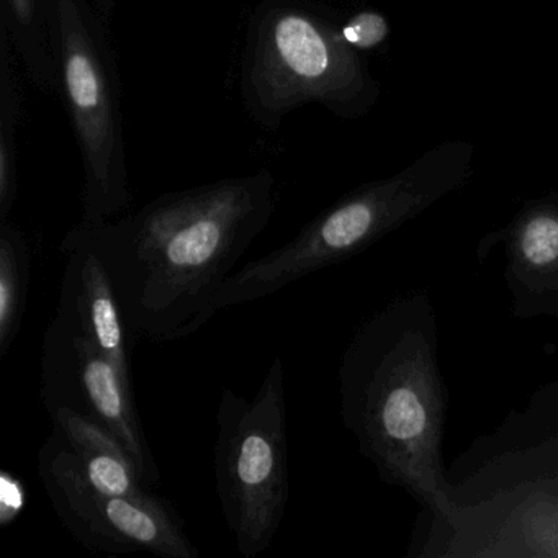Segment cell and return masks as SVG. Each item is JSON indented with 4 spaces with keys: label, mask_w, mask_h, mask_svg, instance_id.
Returning a JSON list of instances; mask_svg holds the SVG:
<instances>
[{
    "label": "cell",
    "mask_w": 558,
    "mask_h": 558,
    "mask_svg": "<svg viewBox=\"0 0 558 558\" xmlns=\"http://www.w3.org/2000/svg\"><path fill=\"white\" fill-rule=\"evenodd\" d=\"M94 5H96L97 12H99L100 17L110 24L112 21L113 14H116L117 4H119V0H93Z\"/></svg>",
    "instance_id": "cell-19"
},
{
    "label": "cell",
    "mask_w": 558,
    "mask_h": 558,
    "mask_svg": "<svg viewBox=\"0 0 558 558\" xmlns=\"http://www.w3.org/2000/svg\"><path fill=\"white\" fill-rule=\"evenodd\" d=\"M410 558H558V473L421 512Z\"/></svg>",
    "instance_id": "cell-7"
},
{
    "label": "cell",
    "mask_w": 558,
    "mask_h": 558,
    "mask_svg": "<svg viewBox=\"0 0 558 558\" xmlns=\"http://www.w3.org/2000/svg\"><path fill=\"white\" fill-rule=\"evenodd\" d=\"M475 148L450 140L388 175L359 185L316 215L279 250L234 270L215 299V312L266 299L296 280L338 266L456 194L470 181Z\"/></svg>",
    "instance_id": "cell-3"
},
{
    "label": "cell",
    "mask_w": 558,
    "mask_h": 558,
    "mask_svg": "<svg viewBox=\"0 0 558 558\" xmlns=\"http://www.w3.org/2000/svg\"><path fill=\"white\" fill-rule=\"evenodd\" d=\"M32 279V247L24 231L11 220L0 221V359L14 345Z\"/></svg>",
    "instance_id": "cell-16"
},
{
    "label": "cell",
    "mask_w": 558,
    "mask_h": 558,
    "mask_svg": "<svg viewBox=\"0 0 558 558\" xmlns=\"http://www.w3.org/2000/svg\"><path fill=\"white\" fill-rule=\"evenodd\" d=\"M38 475L68 531L93 551L112 555L149 551L162 558H198L184 522L172 505L122 498L100 492L60 434L51 433L38 453Z\"/></svg>",
    "instance_id": "cell-8"
},
{
    "label": "cell",
    "mask_w": 558,
    "mask_h": 558,
    "mask_svg": "<svg viewBox=\"0 0 558 558\" xmlns=\"http://www.w3.org/2000/svg\"><path fill=\"white\" fill-rule=\"evenodd\" d=\"M17 54L0 25V221L9 220L19 195V129L24 93Z\"/></svg>",
    "instance_id": "cell-15"
},
{
    "label": "cell",
    "mask_w": 558,
    "mask_h": 558,
    "mask_svg": "<svg viewBox=\"0 0 558 558\" xmlns=\"http://www.w3.org/2000/svg\"><path fill=\"white\" fill-rule=\"evenodd\" d=\"M338 378L342 423L378 478L403 489L421 512L446 511L450 397L429 290L395 295L365 318L342 352Z\"/></svg>",
    "instance_id": "cell-2"
},
{
    "label": "cell",
    "mask_w": 558,
    "mask_h": 558,
    "mask_svg": "<svg viewBox=\"0 0 558 558\" xmlns=\"http://www.w3.org/2000/svg\"><path fill=\"white\" fill-rule=\"evenodd\" d=\"M0 519L2 524L8 525L17 518L19 512L25 506V488L19 478L11 473H2L0 478Z\"/></svg>",
    "instance_id": "cell-18"
},
{
    "label": "cell",
    "mask_w": 558,
    "mask_h": 558,
    "mask_svg": "<svg viewBox=\"0 0 558 558\" xmlns=\"http://www.w3.org/2000/svg\"><path fill=\"white\" fill-rule=\"evenodd\" d=\"M550 473H558V429L498 446L470 442L447 466L453 502H472L512 483Z\"/></svg>",
    "instance_id": "cell-12"
},
{
    "label": "cell",
    "mask_w": 558,
    "mask_h": 558,
    "mask_svg": "<svg viewBox=\"0 0 558 558\" xmlns=\"http://www.w3.org/2000/svg\"><path fill=\"white\" fill-rule=\"evenodd\" d=\"M0 25L8 32L28 81L45 93H58L50 0H2Z\"/></svg>",
    "instance_id": "cell-14"
},
{
    "label": "cell",
    "mask_w": 558,
    "mask_h": 558,
    "mask_svg": "<svg viewBox=\"0 0 558 558\" xmlns=\"http://www.w3.org/2000/svg\"><path fill=\"white\" fill-rule=\"evenodd\" d=\"M40 398L47 410L66 407L120 440L146 485L159 470L136 410L133 385L86 336L54 315L41 344Z\"/></svg>",
    "instance_id": "cell-9"
},
{
    "label": "cell",
    "mask_w": 558,
    "mask_h": 558,
    "mask_svg": "<svg viewBox=\"0 0 558 558\" xmlns=\"http://www.w3.org/2000/svg\"><path fill=\"white\" fill-rule=\"evenodd\" d=\"M277 207L272 172L220 179L168 192L96 228L70 233L106 267L136 338H189L215 315L214 303L238 260Z\"/></svg>",
    "instance_id": "cell-1"
},
{
    "label": "cell",
    "mask_w": 558,
    "mask_h": 558,
    "mask_svg": "<svg viewBox=\"0 0 558 558\" xmlns=\"http://www.w3.org/2000/svg\"><path fill=\"white\" fill-rule=\"evenodd\" d=\"M50 28L63 97L83 162V215L96 228L132 208L122 89L109 24L90 0H50Z\"/></svg>",
    "instance_id": "cell-5"
},
{
    "label": "cell",
    "mask_w": 558,
    "mask_h": 558,
    "mask_svg": "<svg viewBox=\"0 0 558 558\" xmlns=\"http://www.w3.org/2000/svg\"><path fill=\"white\" fill-rule=\"evenodd\" d=\"M344 40L357 51L374 50L380 47L388 35H390V24L384 15L378 12H361L354 15L344 27H341Z\"/></svg>",
    "instance_id": "cell-17"
},
{
    "label": "cell",
    "mask_w": 558,
    "mask_h": 558,
    "mask_svg": "<svg viewBox=\"0 0 558 558\" xmlns=\"http://www.w3.org/2000/svg\"><path fill=\"white\" fill-rule=\"evenodd\" d=\"M47 411L54 433L70 446L83 466L84 475L97 489L122 498H155L125 447L109 430L66 407H53Z\"/></svg>",
    "instance_id": "cell-13"
},
{
    "label": "cell",
    "mask_w": 558,
    "mask_h": 558,
    "mask_svg": "<svg viewBox=\"0 0 558 558\" xmlns=\"http://www.w3.org/2000/svg\"><path fill=\"white\" fill-rule=\"evenodd\" d=\"M60 251L66 256V264L57 315L86 336L133 385L130 362V339L133 335L126 326L106 267L90 244L70 231L61 241Z\"/></svg>",
    "instance_id": "cell-11"
},
{
    "label": "cell",
    "mask_w": 558,
    "mask_h": 558,
    "mask_svg": "<svg viewBox=\"0 0 558 558\" xmlns=\"http://www.w3.org/2000/svg\"><path fill=\"white\" fill-rule=\"evenodd\" d=\"M241 96L254 122L274 132L308 104L339 119H361L380 90L361 51L315 5L264 0L247 27Z\"/></svg>",
    "instance_id": "cell-4"
},
{
    "label": "cell",
    "mask_w": 558,
    "mask_h": 558,
    "mask_svg": "<svg viewBox=\"0 0 558 558\" xmlns=\"http://www.w3.org/2000/svg\"><path fill=\"white\" fill-rule=\"evenodd\" d=\"M215 473L225 521L244 558L269 548L289 502L283 364H270L253 400L227 388L217 413Z\"/></svg>",
    "instance_id": "cell-6"
},
{
    "label": "cell",
    "mask_w": 558,
    "mask_h": 558,
    "mask_svg": "<svg viewBox=\"0 0 558 558\" xmlns=\"http://www.w3.org/2000/svg\"><path fill=\"white\" fill-rule=\"evenodd\" d=\"M502 247V279L512 318L558 322V191L525 202L511 220L489 231L476 247L478 263Z\"/></svg>",
    "instance_id": "cell-10"
}]
</instances>
